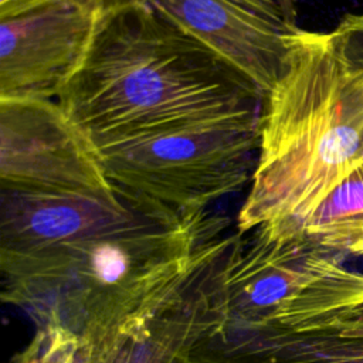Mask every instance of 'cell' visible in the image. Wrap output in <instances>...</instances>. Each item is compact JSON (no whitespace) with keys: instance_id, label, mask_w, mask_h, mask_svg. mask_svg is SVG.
<instances>
[{"instance_id":"9c48e42d","label":"cell","mask_w":363,"mask_h":363,"mask_svg":"<svg viewBox=\"0 0 363 363\" xmlns=\"http://www.w3.org/2000/svg\"><path fill=\"white\" fill-rule=\"evenodd\" d=\"M231 234H225L189 282L162 308L79 350L75 363H190L197 346L218 322L213 271Z\"/></svg>"},{"instance_id":"52a82bcc","label":"cell","mask_w":363,"mask_h":363,"mask_svg":"<svg viewBox=\"0 0 363 363\" xmlns=\"http://www.w3.org/2000/svg\"><path fill=\"white\" fill-rule=\"evenodd\" d=\"M109 0H55L0 18V99H52L82 64Z\"/></svg>"},{"instance_id":"8992f818","label":"cell","mask_w":363,"mask_h":363,"mask_svg":"<svg viewBox=\"0 0 363 363\" xmlns=\"http://www.w3.org/2000/svg\"><path fill=\"white\" fill-rule=\"evenodd\" d=\"M86 133L52 99H0V190L54 194L112 186Z\"/></svg>"},{"instance_id":"3957f363","label":"cell","mask_w":363,"mask_h":363,"mask_svg":"<svg viewBox=\"0 0 363 363\" xmlns=\"http://www.w3.org/2000/svg\"><path fill=\"white\" fill-rule=\"evenodd\" d=\"M264 95L259 146L237 230L286 231L363 164V68L335 31L296 28Z\"/></svg>"},{"instance_id":"2e32d148","label":"cell","mask_w":363,"mask_h":363,"mask_svg":"<svg viewBox=\"0 0 363 363\" xmlns=\"http://www.w3.org/2000/svg\"><path fill=\"white\" fill-rule=\"evenodd\" d=\"M291 13L295 14V0H279Z\"/></svg>"},{"instance_id":"30bf717a","label":"cell","mask_w":363,"mask_h":363,"mask_svg":"<svg viewBox=\"0 0 363 363\" xmlns=\"http://www.w3.org/2000/svg\"><path fill=\"white\" fill-rule=\"evenodd\" d=\"M147 199L115 182L106 189L78 193L0 190V255L71 242L133 214Z\"/></svg>"},{"instance_id":"5b68a950","label":"cell","mask_w":363,"mask_h":363,"mask_svg":"<svg viewBox=\"0 0 363 363\" xmlns=\"http://www.w3.org/2000/svg\"><path fill=\"white\" fill-rule=\"evenodd\" d=\"M259 112L130 136L96 150L112 182L182 211H204L251 182Z\"/></svg>"},{"instance_id":"4fadbf2b","label":"cell","mask_w":363,"mask_h":363,"mask_svg":"<svg viewBox=\"0 0 363 363\" xmlns=\"http://www.w3.org/2000/svg\"><path fill=\"white\" fill-rule=\"evenodd\" d=\"M79 345L74 336L57 328H37L28 345L9 363H75Z\"/></svg>"},{"instance_id":"8fae6325","label":"cell","mask_w":363,"mask_h":363,"mask_svg":"<svg viewBox=\"0 0 363 363\" xmlns=\"http://www.w3.org/2000/svg\"><path fill=\"white\" fill-rule=\"evenodd\" d=\"M190 363H363V312L313 328L208 335Z\"/></svg>"},{"instance_id":"277c9868","label":"cell","mask_w":363,"mask_h":363,"mask_svg":"<svg viewBox=\"0 0 363 363\" xmlns=\"http://www.w3.org/2000/svg\"><path fill=\"white\" fill-rule=\"evenodd\" d=\"M343 258L267 225L237 230L216 261L210 333H235L267 325L299 328L363 311V272Z\"/></svg>"},{"instance_id":"6da1fadb","label":"cell","mask_w":363,"mask_h":363,"mask_svg":"<svg viewBox=\"0 0 363 363\" xmlns=\"http://www.w3.org/2000/svg\"><path fill=\"white\" fill-rule=\"evenodd\" d=\"M228 220L149 199L133 214L71 242L0 255L1 299L37 328L92 347L169 302L214 251Z\"/></svg>"},{"instance_id":"9a60e30c","label":"cell","mask_w":363,"mask_h":363,"mask_svg":"<svg viewBox=\"0 0 363 363\" xmlns=\"http://www.w3.org/2000/svg\"><path fill=\"white\" fill-rule=\"evenodd\" d=\"M55 0H0V18L13 17L28 9Z\"/></svg>"},{"instance_id":"ba28073f","label":"cell","mask_w":363,"mask_h":363,"mask_svg":"<svg viewBox=\"0 0 363 363\" xmlns=\"http://www.w3.org/2000/svg\"><path fill=\"white\" fill-rule=\"evenodd\" d=\"M248 78L264 95L279 78L295 14L279 0H143Z\"/></svg>"},{"instance_id":"7c38bea8","label":"cell","mask_w":363,"mask_h":363,"mask_svg":"<svg viewBox=\"0 0 363 363\" xmlns=\"http://www.w3.org/2000/svg\"><path fill=\"white\" fill-rule=\"evenodd\" d=\"M271 231L282 237H299L342 258L363 257V164L296 225L282 233Z\"/></svg>"},{"instance_id":"5bb4252c","label":"cell","mask_w":363,"mask_h":363,"mask_svg":"<svg viewBox=\"0 0 363 363\" xmlns=\"http://www.w3.org/2000/svg\"><path fill=\"white\" fill-rule=\"evenodd\" d=\"M333 31L350 61L363 68V14H346Z\"/></svg>"},{"instance_id":"7a4b0ae2","label":"cell","mask_w":363,"mask_h":363,"mask_svg":"<svg viewBox=\"0 0 363 363\" xmlns=\"http://www.w3.org/2000/svg\"><path fill=\"white\" fill-rule=\"evenodd\" d=\"M264 94L143 0H109L57 102L95 147L261 111Z\"/></svg>"}]
</instances>
